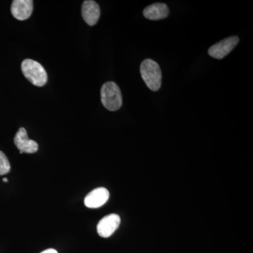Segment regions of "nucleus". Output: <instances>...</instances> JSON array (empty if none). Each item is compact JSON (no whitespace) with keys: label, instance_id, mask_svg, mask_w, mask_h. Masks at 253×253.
Masks as SVG:
<instances>
[{"label":"nucleus","instance_id":"nucleus-13","mask_svg":"<svg viewBox=\"0 0 253 253\" xmlns=\"http://www.w3.org/2000/svg\"><path fill=\"white\" fill-rule=\"evenodd\" d=\"M3 181H4V182H8L7 178H3Z\"/></svg>","mask_w":253,"mask_h":253},{"label":"nucleus","instance_id":"nucleus-6","mask_svg":"<svg viewBox=\"0 0 253 253\" xmlns=\"http://www.w3.org/2000/svg\"><path fill=\"white\" fill-rule=\"evenodd\" d=\"M121 217L117 214H110L103 217L97 225V232L101 237L109 238L121 224Z\"/></svg>","mask_w":253,"mask_h":253},{"label":"nucleus","instance_id":"nucleus-8","mask_svg":"<svg viewBox=\"0 0 253 253\" xmlns=\"http://www.w3.org/2000/svg\"><path fill=\"white\" fill-rule=\"evenodd\" d=\"M101 11L99 4L93 0L83 1L82 5V16L89 26H93L99 21Z\"/></svg>","mask_w":253,"mask_h":253},{"label":"nucleus","instance_id":"nucleus-7","mask_svg":"<svg viewBox=\"0 0 253 253\" xmlns=\"http://www.w3.org/2000/svg\"><path fill=\"white\" fill-rule=\"evenodd\" d=\"M109 191L106 188H96L86 195L84 205L89 208H98L104 206L109 199Z\"/></svg>","mask_w":253,"mask_h":253},{"label":"nucleus","instance_id":"nucleus-1","mask_svg":"<svg viewBox=\"0 0 253 253\" xmlns=\"http://www.w3.org/2000/svg\"><path fill=\"white\" fill-rule=\"evenodd\" d=\"M141 78L151 91L159 90L162 83L161 68L154 60L145 59L140 66Z\"/></svg>","mask_w":253,"mask_h":253},{"label":"nucleus","instance_id":"nucleus-11","mask_svg":"<svg viewBox=\"0 0 253 253\" xmlns=\"http://www.w3.org/2000/svg\"><path fill=\"white\" fill-rule=\"evenodd\" d=\"M11 166L6 155L0 151V175H4L9 172Z\"/></svg>","mask_w":253,"mask_h":253},{"label":"nucleus","instance_id":"nucleus-9","mask_svg":"<svg viewBox=\"0 0 253 253\" xmlns=\"http://www.w3.org/2000/svg\"><path fill=\"white\" fill-rule=\"evenodd\" d=\"M33 10V1L32 0H14L12 1L11 14L19 21H24L30 18Z\"/></svg>","mask_w":253,"mask_h":253},{"label":"nucleus","instance_id":"nucleus-5","mask_svg":"<svg viewBox=\"0 0 253 253\" xmlns=\"http://www.w3.org/2000/svg\"><path fill=\"white\" fill-rule=\"evenodd\" d=\"M14 144L20 151V154H34L38 150V144L36 141L28 137L27 131L24 127H21L14 137Z\"/></svg>","mask_w":253,"mask_h":253},{"label":"nucleus","instance_id":"nucleus-3","mask_svg":"<svg viewBox=\"0 0 253 253\" xmlns=\"http://www.w3.org/2000/svg\"><path fill=\"white\" fill-rule=\"evenodd\" d=\"M21 71L28 81L37 86H42L47 82V73L38 61L25 59L21 63Z\"/></svg>","mask_w":253,"mask_h":253},{"label":"nucleus","instance_id":"nucleus-4","mask_svg":"<svg viewBox=\"0 0 253 253\" xmlns=\"http://www.w3.org/2000/svg\"><path fill=\"white\" fill-rule=\"evenodd\" d=\"M239 42V37H229L211 46L208 49V54L214 59H222L236 47Z\"/></svg>","mask_w":253,"mask_h":253},{"label":"nucleus","instance_id":"nucleus-10","mask_svg":"<svg viewBox=\"0 0 253 253\" xmlns=\"http://www.w3.org/2000/svg\"><path fill=\"white\" fill-rule=\"evenodd\" d=\"M143 14L145 18L152 21L164 19L169 14V9L166 4L163 3H154L145 8Z\"/></svg>","mask_w":253,"mask_h":253},{"label":"nucleus","instance_id":"nucleus-2","mask_svg":"<svg viewBox=\"0 0 253 253\" xmlns=\"http://www.w3.org/2000/svg\"><path fill=\"white\" fill-rule=\"evenodd\" d=\"M101 103L106 109L111 111H118L123 104L122 94L117 84L107 82L101 89Z\"/></svg>","mask_w":253,"mask_h":253},{"label":"nucleus","instance_id":"nucleus-12","mask_svg":"<svg viewBox=\"0 0 253 253\" xmlns=\"http://www.w3.org/2000/svg\"><path fill=\"white\" fill-rule=\"evenodd\" d=\"M41 253H58V252L55 249H50L45 250V251H43Z\"/></svg>","mask_w":253,"mask_h":253}]
</instances>
